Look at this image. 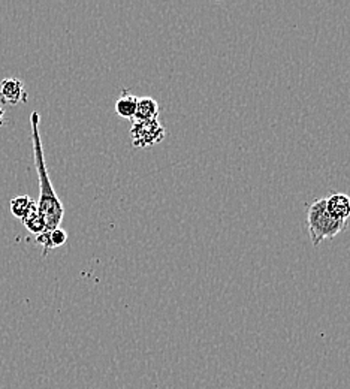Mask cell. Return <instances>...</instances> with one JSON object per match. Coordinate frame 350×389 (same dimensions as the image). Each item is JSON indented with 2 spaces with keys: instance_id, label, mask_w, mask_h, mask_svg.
I'll use <instances>...</instances> for the list:
<instances>
[{
  "instance_id": "obj_1",
  "label": "cell",
  "mask_w": 350,
  "mask_h": 389,
  "mask_svg": "<svg viewBox=\"0 0 350 389\" xmlns=\"http://www.w3.org/2000/svg\"><path fill=\"white\" fill-rule=\"evenodd\" d=\"M32 126V144H33V157L37 177H40V201L36 203V213L41 217L45 227V232H52L60 228V223L65 216V208L59 196L56 195L54 187L49 180L47 163L44 157V148L40 135V114L33 111L30 114Z\"/></svg>"
},
{
  "instance_id": "obj_2",
  "label": "cell",
  "mask_w": 350,
  "mask_h": 389,
  "mask_svg": "<svg viewBox=\"0 0 350 389\" xmlns=\"http://www.w3.org/2000/svg\"><path fill=\"white\" fill-rule=\"evenodd\" d=\"M307 227L311 243L318 247L323 240H330L344 231L347 223L335 220L327 210V198H320L308 207Z\"/></svg>"
},
{
  "instance_id": "obj_3",
  "label": "cell",
  "mask_w": 350,
  "mask_h": 389,
  "mask_svg": "<svg viewBox=\"0 0 350 389\" xmlns=\"http://www.w3.org/2000/svg\"><path fill=\"white\" fill-rule=\"evenodd\" d=\"M132 144L133 147H153L165 140L167 131L159 120H132Z\"/></svg>"
},
{
  "instance_id": "obj_4",
  "label": "cell",
  "mask_w": 350,
  "mask_h": 389,
  "mask_svg": "<svg viewBox=\"0 0 350 389\" xmlns=\"http://www.w3.org/2000/svg\"><path fill=\"white\" fill-rule=\"evenodd\" d=\"M28 102V92L24 83L18 78H4L0 81V104L17 107Z\"/></svg>"
},
{
  "instance_id": "obj_5",
  "label": "cell",
  "mask_w": 350,
  "mask_h": 389,
  "mask_svg": "<svg viewBox=\"0 0 350 389\" xmlns=\"http://www.w3.org/2000/svg\"><path fill=\"white\" fill-rule=\"evenodd\" d=\"M327 210L335 220L347 223L350 219V196L340 192L332 193L327 198Z\"/></svg>"
},
{
  "instance_id": "obj_6",
  "label": "cell",
  "mask_w": 350,
  "mask_h": 389,
  "mask_svg": "<svg viewBox=\"0 0 350 389\" xmlns=\"http://www.w3.org/2000/svg\"><path fill=\"white\" fill-rule=\"evenodd\" d=\"M68 241V234L65 229L57 228L52 232H44L41 235L36 237V243L42 246V255H48V252H52L53 249L64 246Z\"/></svg>"
},
{
  "instance_id": "obj_7",
  "label": "cell",
  "mask_w": 350,
  "mask_h": 389,
  "mask_svg": "<svg viewBox=\"0 0 350 389\" xmlns=\"http://www.w3.org/2000/svg\"><path fill=\"white\" fill-rule=\"evenodd\" d=\"M9 208L12 216H16L21 222L26 220L29 216H32L36 211V203L29 195H20L14 199H11Z\"/></svg>"
},
{
  "instance_id": "obj_8",
  "label": "cell",
  "mask_w": 350,
  "mask_h": 389,
  "mask_svg": "<svg viewBox=\"0 0 350 389\" xmlns=\"http://www.w3.org/2000/svg\"><path fill=\"white\" fill-rule=\"evenodd\" d=\"M136 105H138V97L124 89L116 102V112L123 119L133 120L136 114Z\"/></svg>"
},
{
  "instance_id": "obj_9",
  "label": "cell",
  "mask_w": 350,
  "mask_h": 389,
  "mask_svg": "<svg viewBox=\"0 0 350 389\" xmlns=\"http://www.w3.org/2000/svg\"><path fill=\"white\" fill-rule=\"evenodd\" d=\"M159 112H160V108L157 100L150 96H144L138 99L136 114L133 120H157Z\"/></svg>"
},
{
  "instance_id": "obj_10",
  "label": "cell",
  "mask_w": 350,
  "mask_h": 389,
  "mask_svg": "<svg viewBox=\"0 0 350 389\" xmlns=\"http://www.w3.org/2000/svg\"><path fill=\"white\" fill-rule=\"evenodd\" d=\"M5 109L2 108V107H0V128H2L4 126V124H5Z\"/></svg>"
}]
</instances>
